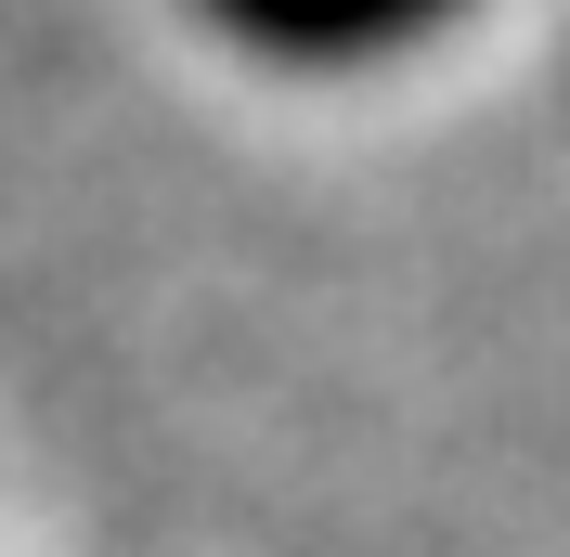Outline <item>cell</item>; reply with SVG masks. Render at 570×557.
I'll use <instances>...</instances> for the list:
<instances>
[{"mask_svg": "<svg viewBox=\"0 0 570 557\" xmlns=\"http://www.w3.org/2000/svg\"><path fill=\"white\" fill-rule=\"evenodd\" d=\"M208 13L273 66H376V52H402L415 27L466 13V0H208Z\"/></svg>", "mask_w": 570, "mask_h": 557, "instance_id": "cell-1", "label": "cell"}]
</instances>
